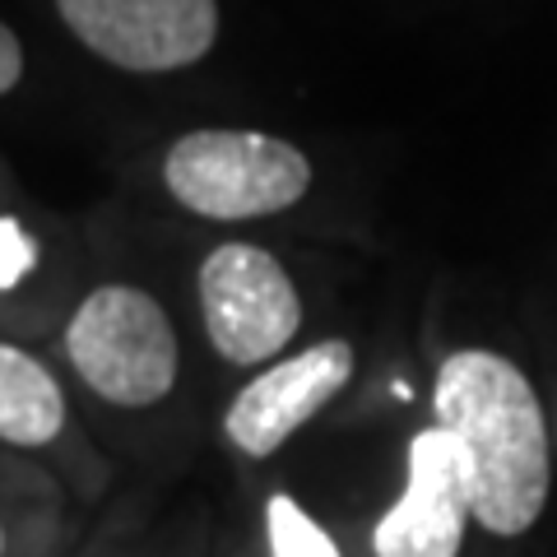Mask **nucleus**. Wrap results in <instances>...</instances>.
Segmentation results:
<instances>
[{"instance_id": "1", "label": "nucleus", "mask_w": 557, "mask_h": 557, "mask_svg": "<svg viewBox=\"0 0 557 557\" xmlns=\"http://www.w3.org/2000/svg\"><path fill=\"white\" fill-rule=\"evenodd\" d=\"M432 409L469 460L474 520L502 539L525 534L548 502V428L530 376L502 354L465 348L442 362Z\"/></svg>"}, {"instance_id": "2", "label": "nucleus", "mask_w": 557, "mask_h": 557, "mask_svg": "<svg viewBox=\"0 0 557 557\" xmlns=\"http://www.w3.org/2000/svg\"><path fill=\"white\" fill-rule=\"evenodd\" d=\"M163 182L190 214L237 223L298 205L311 186V163L288 139L260 131H190L168 149Z\"/></svg>"}, {"instance_id": "3", "label": "nucleus", "mask_w": 557, "mask_h": 557, "mask_svg": "<svg viewBox=\"0 0 557 557\" xmlns=\"http://www.w3.org/2000/svg\"><path fill=\"white\" fill-rule=\"evenodd\" d=\"M65 354L84 386L126 409L159 405L177 381V335L145 288H94L70 317Z\"/></svg>"}, {"instance_id": "4", "label": "nucleus", "mask_w": 557, "mask_h": 557, "mask_svg": "<svg viewBox=\"0 0 557 557\" xmlns=\"http://www.w3.org/2000/svg\"><path fill=\"white\" fill-rule=\"evenodd\" d=\"M200 317L209 344L237 368H256L298 335L302 302L288 270L270 251L223 242L200 265Z\"/></svg>"}, {"instance_id": "5", "label": "nucleus", "mask_w": 557, "mask_h": 557, "mask_svg": "<svg viewBox=\"0 0 557 557\" xmlns=\"http://www.w3.org/2000/svg\"><path fill=\"white\" fill-rule=\"evenodd\" d=\"M70 33L135 75L196 65L219 38L214 0H57Z\"/></svg>"}, {"instance_id": "6", "label": "nucleus", "mask_w": 557, "mask_h": 557, "mask_svg": "<svg viewBox=\"0 0 557 557\" xmlns=\"http://www.w3.org/2000/svg\"><path fill=\"white\" fill-rule=\"evenodd\" d=\"M474 516L469 460L446 428H428L409 442V487L376 520V557H456L465 520Z\"/></svg>"}, {"instance_id": "7", "label": "nucleus", "mask_w": 557, "mask_h": 557, "mask_svg": "<svg viewBox=\"0 0 557 557\" xmlns=\"http://www.w3.org/2000/svg\"><path fill=\"white\" fill-rule=\"evenodd\" d=\"M348 376H354V344L321 339L242 386L223 413V432L237 450L265 460L348 386Z\"/></svg>"}, {"instance_id": "8", "label": "nucleus", "mask_w": 557, "mask_h": 557, "mask_svg": "<svg viewBox=\"0 0 557 557\" xmlns=\"http://www.w3.org/2000/svg\"><path fill=\"white\" fill-rule=\"evenodd\" d=\"M65 428V395L24 348L0 344V442L47 446Z\"/></svg>"}, {"instance_id": "9", "label": "nucleus", "mask_w": 557, "mask_h": 557, "mask_svg": "<svg viewBox=\"0 0 557 557\" xmlns=\"http://www.w3.org/2000/svg\"><path fill=\"white\" fill-rule=\"evenodd\" d=\"M265 534L274 557H339L335 539H330L317 520H311L288 493H274L265 507Z\"/></svg>"}, {"instance_id": "10", "label": "nucleus", "mask_w": 557, "mask_h": 557, "mask_svg": "<svg viewBox=\"0 0 557 557\" xmlns=\"http://www.w3.org/2000/svg\"><path fill=\"white\" fill-rule=\"evenodd\" d=\"M38 265V242H33L14 219H0V293L14 288Z\"/></svg>"}, {"instance_id": "11", "label": "nucleus", "mask_w": 557, "mask_h": 557, "mask_svg": "<svg viewBox=\"0 0 557 557\" xmlns=\"http://www.w3.org/2000/svg\"><path fill=\"white\" fill-rule=\"evenodd\" d=\"M24 75V51H20V38L0 24V94H10L14 84Z\"/></svg>"}, {"instance_id": "12", "label": "nucleus", "mask_w": 557, "mask_h": 557, "mask_svg": "<svg viewBox=\"0 0 557 557\" xmlns=\"http://www.w3.org/2000/svg\"><path fill=\"white\" fill-rule=\"evenodd\" d=\"M0 553H5V534H0Z\"/></svg>"}]
</instances>
